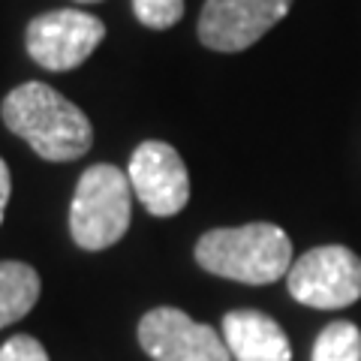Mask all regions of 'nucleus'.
Masks as SVG:
<instances>
[{"label": "nucleus", "instance_id": "13", "mask_svg": "<svg viewBox=\"0 0 361 361\" xmlns=\"http://www.w3.org/2000/svg\"><path fill=\"white\" fill-rule=\"evenodd\" d=\"M0 361H49L45 346L30 334H13L0 346Z\"/></svg>", "mask_w": 361, "mask_h": 361}, {"label": "nucleus", "instance_id": "6", "mask_svg": "<svg viewBox=\"0 0 361 361\" xmlns=\"http://www.w3.org/2000/svg\"><path fill=\"white\" fill-rule=\"evenodd\" d=\"M292 0H205L199 16V39L211 51H244L283 21Z\"/></svg>", "mask_w": 361, "mask_h": 361}, {"label": "nucleus", "instance_id": "14", "mask_svg": "<svg viewBox=\"0 0 361 361\" xmlns=\"http://www.w3.org/2000/svg\"><path fill=\"white\" fill-rule=\"evenodd\" d=\"M9 190H13V184H9V169L4 163V157H0V223H4V214H6Z\"/></svg>", "mask_w": 361, "mask_h": 361}, {"label": "nucleus", "instance_id": "12", "mask_svg": "<svg viewBox=\"0 0 361 361\" xmlns=\"http://www.w3.org/2000/svg\"><path fill=\"white\" fill-rule=\"evenodd\" d=\"M133 13L145 27L166 30L184 16V0H133Z\"/></svg>", "mask_w": 361, "mask_h": 361}, {"label": "nucleus", "instance_id": "2", "mask_svg": "<svg viewBox=\"0 0 361 361\" xmlns=\"http://www.w3.org/2000/svg\"><path fill=\"white\" fill-rule=\"evenodd\" d=\"M196 262L226 280L247 286L274 283L292 268V241L274 223L211 229L196 244Z\"/></svg>", "mask_w": 361, "mask_h": 361}, {"label": "nucleus", "instance_id": "9", "mask_svg": "<svg viewBox=\"0 0 361 361\" xmlns=\"http://www.w3.org/2000/svg\"><path fill=\"white\" fill-rule=\"evenodd\" d=\"M223 341L235 361H292V343L286 331L262 310L226 313Z\"/></svg>", "mask_w": 361, "mask_h": 361}, {"label": "nucleus", "instance_id": "10", "mask_svg": "<svg viewBox=\"0 0 361 361\" xmlns=\"http://www.w3.org/2000/svg\"><path fill=\"white\" fill-rule=\"evenodd\" d=\"M39 274L18 259H0V329L13 325L37 307Z\"/></svg>", "mask_w": 361, "mask_h": 361}, {"label": "nucleus", "instance_id": "3", "mask_svg": "<svg viewBox=\"0 0 361 361\" xmlns=\"http://www.w3.org/2000/svg\"><path fill=\"white\" fill-rule=\"evenodd\" d=\"M130 178L111 163H97L78 178L70 202V232L82 250H106L130 229Z\"/></svg>", "mask_w": 361, "mask_h": 361}, {"label": "nucleus", "instance_id": "7", "mask_svg": "<svg viewBox=\"0 0 361 361\" xmlns=\"http://www.w3.org/2000/svg\"><path fill=\"white\" fill-rule=\"evenodd\" d=\"M139 343L154 361H232L223 334L178 307H154L139 322Z\"/></svg>", "mask_w": 361, "mask_h": 361}, {"label": "nucleus", "instance_id": "11", "mask_svg": "<svg viewBox=\"0 0 361 361\" xmlns=\"http://www.w3.org/2000/svg\"><path fill=\"white\" fill-rule=\"evenodd\" d=\"M313 361H361V331L355 322L325 325L313 343Z\"/></svg>", "mask_w": 361, "mask_h": 361}, {"label": "nucleus", "instance_id": "4", "mask_svg": "<svg viewBox=\"0 0 361 361\" xmlns=\"http://www.w3.org/2000/svg\"><path fill=\"white\" fill-rule=\"evenodd\" d=\"M289 295L316 310L349 307L361 298V256L343 244L313 247L289 268Z\"/></svg>", "mask_w": 361, "mask_h": 361}, {"label": "nucleus", "instance_id": "8", "mask_svg": "<svg viewBox=\"0 0 361 361\" xmlns=\"http://www.w3.org/2000/svg\"><path fill=\"white\" fill-rule=\"evenodd\" d=\"M127 178L135 199L154 217H175L190 202V175L180 154L166 142H142L133 151Z\"/></svg>", "mask_w": 361, "mask_h": 361}, {"label": "nucleus", "instance_id": "15", "mask_svg": "<svg viewBox=\"0 0 361 361\" xmlns=\"http://www.w3.org/2000/svg\"><path fill=\"white\" fill-rule=\"evenodd\" d=\"M75 4H99V0H75Z\"/></svg>", "mask_w": 361, "mask_h": 361}, {"label": "nucleus", "instance_id": "1", "mask_svg": "<svg viewBox=\"0 0 361 361\" xmlns=\"http://www.w3.org/2000/svg\"><path fill=\"white\" fill-rule=\"evenodd\" d=\"M0 115L18 139H25L49 163L78 160L94 145L87 115L51 85L25 82L13 87L0 106Z\"/></svg>", "mask_w": 361, "mask_h": 361}, {"label": "nucleus", "instance_id": "5", "mask_svg": "<svg viewBox=\"0 0 361 361\" xmlns=\"http://www.w3.org/2000/svg\"><path fill=\"white\" fill-rule=\"evenodd\" d=\"M106 37V25L82 9H51L27 25V54L49 73L85 63Z\"/></svg>", "mask_w": 361, "mask_h": 361}]
</instances>
